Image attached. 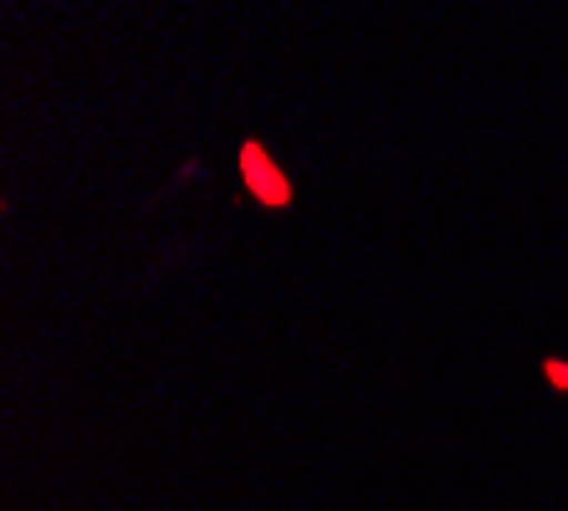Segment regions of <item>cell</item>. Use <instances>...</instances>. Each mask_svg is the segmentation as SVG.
I'll return each instance as SVG.
<instances>
[{
    "label": "cell",
    "mask_w": 568,
    "mask_h": 511,
    "mask_svg": "<svg viewBox=\"0 0 568 511\" xmlns=\"http://www.w3.org/2000/svg\"><path fill=\"white\" fill-rule=\"evenodd\" d=\"M542 379H548V389L568 394V358H542Z\"/></svg>",
    "instance_id": "cell-2"
},
{
    "label": "cell",
    "mask_w": 568,
    "mask_h": 511,
    "mask_svg": "<svg viewBox=\"0 0 568 511\" xmlns=\"http://www.w3.org/2000/svg\"><path fill=\"white\" fill-rule=\"evenodd\" d=\"M236 170H241V184H246V195H252L256 205H266V211H287L292 205V180L282 174V164L266 154L256 139H246V144L236 149Z\"/></svg>",
    "instance_id": "cell-1"
}]
</instances>
